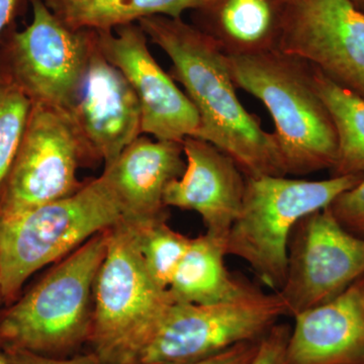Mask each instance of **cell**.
I'll use <instances>...</instances> for the list:
<instances>
[{"instance_id": "1", "label": "cell", "mask_w": 364, "mask_h": 364, "mask_svg": "<svg viewBox=\"0 0 364 364\" xmlns=\"http://www.w3.org/2000/svg\"><path fill=\"white\" fill-rule=\"evenodd\" d=\"M138 23L171 60L170 75L183 86L198 112L200 128L193 136L229 155L247 178L287 176L274 135L241 104L219 45L181 18L155 16Z\"/></svg>"}, {"instance_id": "2", "label": "cell", "mask_w": 364, "mask_h": 364, "mask_svg": "<svg viewBox=\"0 0 364 364\" xmlns=\"http://www.w3.org/2000/svg\"><path fill=\"white\" fill-rule=\"evenodd\" d=\"M228 60L237 87L259 100L269 112L287 176L331 170L338 139L331 114L314 85L313 66L279 49Z\"/></svg>"}, {"instance_id": "3", "label": "cell", "mask_w": 364, "mask_h": 364, "mask_svg": "<svg viewBox=\"0 0 364 364\" xmlns=\"http://www.w3.org/2000/svg\"><path fill=\"white\" fill-rule=\"evenodd\" d=\"M107 230L59 260L35 286L0 311V349L67 358L88 344L93 289L107 253Z\"/></svg>"}, {"instance_id": "4", "label": "cell", "mask_w": 364, "mask_h": 364, "mask_svg": "<svg viewBox=\"0 0 364 364\" xmlns=\"http://www.w3.org/2000/svg\"><path fill=\"white\" fill-rule=\"evenodd\" d=\"M123 220V210L102 174L77 193L0 221V282L4 305L46 265L66 257Z\"/></svg>"}, {"instance_id": "5", "label": "cell", "mask_w": 364, "mask_h": 364, "mask_svg": "<svg viewBox=\"0 0 364 364\" xmlns=\"http://www.w3.org/2000/svg\"><path fill=\"white\" fill-rule=\"evenodd\" d=\"M363 174L331 176L325 181L246 177L240 213L227 235L228 255L246 261L258 279L277 293L286 280L287 249L294 228L306 215L329 207Z\"/></svg>"}, {"instance_id": "6", "label": "cell", "mask_w": 364, "mask_h": 364, "mask_svg": "<svg viewBox=\"0 0 364 364\" xmlns=\"http://www.w3.org/2000/svg\"><path fill=\"white\" fill-rule=\"evenodd\" d=\"M173 299L151 277L134 228L117 223L107 230V253L93 289L88 344L100 364H116L161 320Z\"/></svg>"}, {"instance_id": "7", "label": "cell", "mask_w": 364, "mask_h": 364, "mask_svg": "<svg viewBox=\"0 0 364 364\" xmlns=\"http://www.w3.org/2000/svg\"><path fill=\"white\" fill-rule=\"evenodd\" d=\"M287 316L279 294L262 291L212 305L174 303L116 364H184L260 340Z\"/></svg>"}, {"instance_id": "8", "label": "cell", "mask_w": 364, "mask_h": 364, "mask_svg": "<svg viewBox=\"0 0 364 364\" xmlns=\"http://www.w3.org/2000/svg\"><path fill=\"white\" fill-rule=\"evenodd\" d=\"M33 21L14 33L0 53V76L25 93L33 105L68 112L75 102L95 31L74 30L44 0H32Z\"/></svg>"}, {"instance_id": "9", "label": "cell", "mask_w": 364, "mask_h": 364, "mask_svg": "<svg viewBox=\"0 0 364 364\" xmlns=\"http://www.w3.org/2000/svg\"><path fill=\"white\" fill-rule=\"evenodd\" d=\"M90 157L66 112L33 105L25 135L0 189V221L74 195Z\"/></svg>"}, {"instance_id": "10", "label": "cell", "mask_w": 364, "mask_h": 364, "mask_svg": "<svg viewBox=\"0 0 364 364\" xmlns=\"http://www.w3.org/2000/svg\"><path fill=\"white\" fill-rule=\"evenodd\" d=\"M363 275L364 239L349 233L326 208L294 228L287 277L277 294L294 318L336 298Z\"/></svg>"}, {"instance_id": "11", "label": "cell", "mask_w": 364, "mask_h": 364, "mask_svg": "<svg viewBox=\"0 0 364 364\" xmlns=\"http://www.w3.org/2000/svg\"><path fill=\"white\" fill-rule=\"evenodd\" d=\"M279 49L364 98V13L349 0H286Z\"/></svg>"}, {"instance_id": "12", "label": "cell", "mask_w": 364, "mask_h": 364, "mask_svg": "<svg viewBox=\"0 0 364 364\" xmlns=\"http://www.w3.org/2000/svg\"><path fill=\"white\" fill-rule=\"evenodd\" d=\"M97 33L98 48L133 88L141 112L142 134L157 140L182 142L200 128V117L188 95L151 54L140 26L127 25Z\"/></svg>"}, {"instance_id": "13", "label": "cell", "mask_w": 364, "mask_h": 364, "mask_svg": "<svg viewBox=\"0 0 364 364\" xmlns=\"http://www.w3.org/2000/svg\"><path fill=\"white\" fill-rule=\"evenodd\" d=\"M70 116L90 160L109 164L142 134V112L130 83L95 42Z\"/></svg>"}, {"instance_id": "14", "label": "cell", "mask_w": 364, "mask_h": 364, "mask_svg": "<svg viewBox=\"0 0 364 364\" xmlns=\"http://www.w3.org/2000/svg\"><path fill=\"white\" fill-rule=\"evenodd\" d=\"M182 147L186 169L165 189V205L198 213L207 233L226 239L240 213L246 176L229 155L207 141L186 136Z\"/></svg>"}, {"instance_id": "15", "label": "cell", "mask_w": 364, "mask_h": 364, "mask_svg": "<svg viewBox=\"0 0 364 364\" xmlns=\"http://www.w3.org/2000/svg\"><path fill=\"white\" fill-rule=\"evenodd\" d=\"M294 318L287 364H364V275Z\"/></svg>"}, {"instance_id": "16", "label": "cell", "mask_w": 364, "mask_h": 364, "mask_svg": "<svg viewBox=\"0 0 364 364\" xmlns=\"http://www.w3.org/2000/svg\"><path fill=\"white\" fill-rule=\"evenodd\" d=\"M182 142L139 136L102 174L114 191L123 221L142 223L168 217L164 203L167 186L186 169Z\"/></svg>"}, {"instance_id": "17", "label": "cell", "mask_w": 364, "mask_h": 364, "mask_svg": "<svg viewBox=\"0 0 364 364\" xmlns=\"http://www.w3.org/2000/svg\"><path fill=\"white\" fill-rule=\"evenodd\" d=\"M198 11L203 33L227 56H248L279 48L286 0H212Z\"/></svg>"}, {"instance_id": "18", "label": "cell", "mask_w": 364, "mask_h": 364, "mask_svg": "<svg viewBox=\"0 0 364 364\" xmlns=\"http://www.w3.org/2000/svg\"><path fill=\"white\" fill-rule=\"evenodd\" d=\"M227 255L226 239L208 233L191 239L169 284L174 303L212 305L238 301L259 291L228 270Z\"/></svg>"}, {"instance_id": "19", "label": "cell", "mask_w": 364, "mask_h": 364, "mask_svg": "<svg viewBox=\"0 0 364 364\" xmlns=\"http://www.w3.org/2000/svg\"><path fill=\"white\" fill-rule=\"evenodd\" d=\"M53 13L74 30L112 31L150 16L181 18L212 0H44Z\"/></svg>"}, {"instance_id": "20", "label": "cell", "mask_w": 364, "mask_h": 364, "mask_svg": "<svg viewBox=\"0 0 364 364\" xmlns=\"http://www.w3.org/2000/svg\"><path fill=\"white\" fill-rule=\"evenodd\" d=\"M313 66V65H312ZM314 85L331 114L338 139L332 176L364 173V98L326 77L313 66Z\"/></svg>"}, {"instance_id": "21", "label": "cell", "mask_w": 364, "mask_h": 364, "mask_svg": "<svg viewBox=\"0 0 364 364\" xmlns=\"http://www.w3.org/2000/svg\"><path fill=\"white\" fill-rule=\"evenodd\" d=\"M129 224L135 231L146 269L160 287L168 289L191 238L172 229L167 224V218Z\"/></svg>"}, {"instance_id": "22", "label": "cell", "mask_w": 364, "mask_h": 364, "mask_svg": "<svg viewBox=\"0 0 364 364\" xmlns=\"http://www.w3.org/2000/svg\"><path fill=\"white\" fill-rule=\"evenodd\" d=\"M32 107L25 93L0 76V189L25 135Z\"/></svg>"}, {"instance_id": "23", "label": "cell", "mask_w": 364, "mask_h": 364, "mask_svg": "<svg viewBox=\"0 0 364 364\" xmlns=\"http://www.w3.org/2000/svg\"><path fill=\"white\" fill-rule=\"evenodd\" d=\"M328 208L345 230L364 239V174L355 186L340 193Z\"/></svg>"}, {"instance_id": "24", "label": "cell", "mask_w": 364, "mask_h": 364, "mask_svg": "<svg viewBox=\"0 0 364 364\" xmlns=\"http://www.w3.org/2000/svg\"><path fill=\"white\" fill-rule=\"evenodd\" d=\"M291 326L277 323L260 339L257 351L249 364H287V348Z\"/></svg>"}, {"instance_id": "25", "label": "cell", "mask_w": 364, "mask_h": 364, "mask_svg": "<svg viewBox=\"0 0 364 364\" xmlns=\"http://www.w3.org/2000/svg\"><path fill=\"white\" fill-rule=\"evenodd\" d=\"M13 358L14 364H100L97 356L92 352L67 358H52V356L40 355L33 352L11 349L6 350Z\"/></svg>"}, {"instance_id": "26", "label": "cell", "mask_w": 364, "mask_h": 364, "mask_svg": "<svg viewBox=\"0 0 364 364\" xmlns=\"http://www.w3.org/2000/svg\"><path fill=\"white\" fill-rule=\"evenodd\" d=\"M259 341L256 340L238 344L213 358L184 364H249L257 351Z\"/></svg>"}, {"instance_id": "27", "label": "cell", "mask_w": 364, "mask_h": 364, "mask_svg": "<svg viewBox=\"0 0 364 364\" xmlns=\"http://www.w3.org/2000/svg\"><path fill=\"white\" fill-rule=\"evenodd\" d=\"M18 0H0V33L14 18Z\"/></svg>"}, {"instance_id": "28", "label": "cell", "mask_w": 364, "mask_h": 364, "mask_svg": "<svg viewBox=\"0 0 364 364\" xmlns=\"http://www.w3.org/2000/svg\"><path fill=\"white\" fill-rule=\"evenodd\" d=\"M0 364H14L11 354L6 350H4V349H0Z\"/></svg>"}, {"instance_id": "29", "label": "cell", "mask_w": 364, "mask_h": 364, "mask_svg": "<svg viewBox=\"0 0 364 364\" xmlns=\"http://www.w3.org/2000/svg\"><path fill=\"white\" fill-rule=\"evenodd\" d=\"M356 9L364 13V0H349Z\"/></svg>"}, {"instance_id": "30", "label": "cell", "mask_w": 364, "mask_h": 364, "mask_svg": "<svg viewBox=\"0 0 364 364\" xmlns=\"http://www.w3.org/2000/svg\"><path fill=\"white\" fill-rule=\"evenodd\" d=\"M4 304V296H2L1 282H0V305Z\"/></svg>"}]
</instances>
